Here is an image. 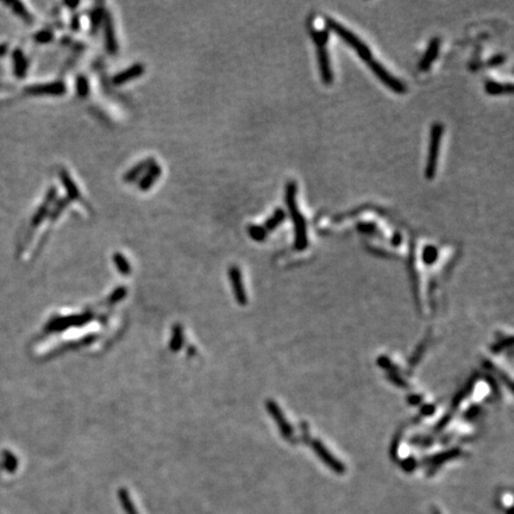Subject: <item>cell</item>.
Returning <instances> with one entry per match:
<instances>
[{
  "label": "cell",
  "instance_id": "obj_18",
  "mask_svg": "<svg viewBox=\"0 0 514 514\" xmlns=\"http://www.w3.org/2000/svg\"><path fill=\"white\" fill-rule=\"evenodd\" d=\"M286 219V212L282 209H276L274 213L268 218L266 223H264L263 228L267 230V232L273 231Z\"/></svg>",
  "mask_w": 514,
  "mask_h": 514
},
{
  "label": "cell",
  "instance_id": "obj_16",
  "mask_svg": "<svg viewBox=\"0 0 514 514\" xmlns=\"http://www.w3.org/2000/svg\"><path fill=\"white\" fill-rule=\"evenodd\" d=\"M106 11L105 9H103V7L100 6H95L94 9L92 10L91 15H89V19H91V34H95V32L99 30V28L101 25L104 24V21H105V17H106Z\"/></svg>",
  "mask_w": 514,
  "mask_h": 514
},
{
  "label": "cell",
  "instance_id": "obj_7",
  "mask_svg": "<svg viewBox=\"0 0 514 514\" xmlns=\"http://www.w3.org/2000/svg\"><path fill=\"white\" fill-rule=\"evenodd\" d=\"M144 73H146V65L143 64H135L130 65L127 69L117 73L116 75L113 76V79H112V83L116 85V86H122V85L128 84L130 83V81L141 78Z\"/></svg>",
  "mask_w": 514,
  "mask_h": 514
},
{
  "label": "cell",
  "instance_id": "obj_6",
  "mask_svg": "<svg viewBox=\"0 0 514 514\" xmlns=\"http://www.w3.org/2000/svg\"><path fill=\"white\" fill-rule=\"evenodd\" d=\"M28 93L32 95H50V97H61L67 92V86L64 81H53L49 84L35 85L29 87Z\"/></svg>",
  "mask_w": 514,
  "mask_h": 514
},
{
  "label": "cell",
  "instance_id": "obj_14",
  "mask_svg": "<svg viewBox=\"0 0 514 514\" xmlns=\"http://www.w3.org/2000/svg\"><path fill=\"white\" fill-rule=\"evenodd\" d=\"M268 409H269V413L274 418L275 422L278 423V428H280L283 436H285L286 438H289V437L292 436V433H293V430H292L291 425H289L288 422L285 419V417H283L282 411L280 409V407H278L274 401H268Z\"/></svg>",
  "mask_w": 514,
  "mask_h": 514
},
{
  "label": "cell",
  "instance_id": "obj_1",
  "mask_svg": "<svg viewBox=\"0 0 514 514\" xmlns=\"http://www.w3.org/2000/svg\"><path fill=\"white\" fill-rule=\"evenodd\" d=\"M297 191L298 186L294 181H289L286 186V204L289 210L292 221L294 224L295 231V242L294 247L298 250H303L308 244L307 240V229H306L305 218L299 211V207L297 204Z\"/></svg>",
  "mask_w": 514,
  "mask_h": 514
},
{
  "label": "cell",
  "instance_id": "obj_25",
  "mask_svg": "<svg viewBox=\"0 0 514 514\" xmlns=\"http://www.w3.org/2000/svg\"><path fill=\"white\" fill-rule=\"evenodd\" d=\"M35 40L40 43H50L54 40V34L49 30H43V31L37 32Z\"/></svg>",
  "mask_w": 514,
  "mask_h": 514
},
{
  "label": "cell",
  "instance_id": "obj_3",
  "mask_svg": "<svg viewBox=\"0 0 514 514\" xmlns=\"http://www.w3.org/2000/svg\"><path fill=\"white\" fill-rule=\"evenodd\" d=\"M443 131H444V128H443V125L441 124V123H434V124L432 125L430 147H428V161H426V167H425V176H426V179H428V180L433 179V176L436 175Z\"/></svg>",
  "mask_w": 514,
  "mask_h": 514
},
{
  "label": "cell",
  "instance_id": "obj_30",
  "mask_svg": "<svg viewBox=\"0 0 514 514\" xmlns=\"http://www.w3.org/2000/svg\"><path fill=\"white\" fill-rule=\"evenodd\" d=\"M399 242H401V237H399V235H396V236H395V240H394V243H395V244H398V243H399Z\"/></svg>",
  "mask_w": 514,
  "mask_h": 514
},
{
  "label": "cell",
  "instance_id": "obj_29",
  "mask_svg": "<svg viewBox=\"0 0 514 514\" xmlns=\"http://www.w3.org/2000/svg\"><path fill=\"white\" fill-rule=\"evenodd\" d=\"M64 5H65V6H67V7H69V9L74 10V9H76V7H78L79 5H80V1H73V2L67 1V2H64Z\"/></svg>",
  "mask_w": 514,
  "mask_h": 514
},
{
  "label": "cell",
  "instance_id": "obj_23",
  "mask_svg": "<svg viewBox=\"0 0 514 514\" xmlns=\"http://www.w3.org/2000/svg\"><path fill=\"white\" fill-rule=\"evenodd\" d=\"M437 257H438V250H437V248H434L433 245H428V247L424 249L423 259L426 264L434 263Z\"/></svg>",
  "mask_w": 514,
  "mask_h": 514
},
{
  "label": "cell",
  "instance_id": "obj_11",
  "mask_svg": "<svg viewBox=\"0 0 514 514\" xmlns=\"http://www.w3.org/2000/svg\"><path fill=\"white\" fill-rule=\"evenodd\" d=\"M439 46H441V40H439L438 37L432 38L431 42L428 43V49H426L425 54H424L422 61H420L419 64H418V68H419L422 72H426V70L430 69L432 62H433L434 60H436V57L438 56Z\"/></svg>",
  "mask_w": 514,
  "mask_h": 514
},
{
  "label": "cell",
  "instance_id": "obj_26",
  "mask_svg": "<svg viewBox=\"0 0 514 514\" xmlns=\"http://www.w3.org/2000/svg\"><path fill=\"white\" fill-rule=\"evenodd\" d=\"M80 26H81L80 16H79V15H74L73 17H72V21H70V29H72L73 31L78 32L79 30H80Z\"/></svg>",
  "mask_w": 514,
  "mask_h": 514
},
{
  "label": "cell",
  "instance_id": "obj_10",
  "mask_svg": "<svg viewBox=\"0 0 514 514\" xmlns=\"http://www.w3.org/2000/svg\"><path fill=\"white\" fill-rule=\"evenodd\" d=\"M318 64H319V72L322 83L330 85L333 81V73L331 70L329 53H327L325 46H318Z\"/></svg>",
  "mask_w": 514,
  "mask_h": 514
},
{
  "label": "cell",
  "instance_id": "obj_28",
  "mask_svg": "<svg viewBox=\"0 0 514 514\" xmlns=\"http://www.w3.org/2000/svg\"><path fill=\"white\" fill-rule=\"evenodd\" d=\"M373 226H374V224H362V225H358V228H360L361 231H363V232H374L375 230L370 229V228H373Z\"/></svg>",
  "mask_w": 514,
  "mask_h": 514
},
{
  "label": "cell",
  "instance_id": "obj_5",
  "mask_svg": "<svg viewBox=\"0 0 514 514\" xmlns=\"http://www.w3.org/2000/svg\"><path fill=\"white\" fill-rule=\"evenodd\" d=\"M59 176L61 180V184L64 186L65 194H67V199L69 201H78L80 204H83L84 206H87L89 209V205L87 204V201H85L83 194L80 192V188L76 185V182L74 181L73 177L70 176L69 171L67 169L61 168L59 171Z\"/></svg>",
  "mask_w": 514,
  "mask_h": 514
},
{
  "label": "cell",
  "instance_id": "obj_27",
  "mask_svg": "<svg viewBox=\"0 0 514 514\" xmlns=\"http://www.w3.org/2000/svg\"><path fill=\"white\" fill-rule=\"evenodd\" d=\"M505 60H506V57L504 55L493 56L491 60H489V65H492V67H496V65H500L501 64H504Z\"/></svg>",
  "mask_w": 514,
  "mask_h": 514
},
{
  "label": "cell",
  "instance_id": "obj_22",
  "mask_svg": "<svg viewBox=\"0 0 514 514\" xmlns=\"http://www.w3.org/2000/svg\"><path fill=\"white\" fill-rule=\"evenodd\" d=\"M113 262L116 263L117 268L120 273L123 274H128L130 272V264H128V259L125 258L124 255H122L120 253H116L113 255Z\"/></svg>",
  "mask_w": 514,
  "mask_h": 514
},
{
  "label": "cell",
  "instance_id": "obj_20",
  "mask_svg": "<svg viewBox=\"0 0 514 514\" xmlns=\"http://www.w3.org/2000/svg\"><path fill=\"white\" fill-rule=\"evenodd\" d=\"M248 234H249V236H250L254 240H256V242H263V240L267 238L268 232H267V230L263 228V226L254 225V224H251V225L248 226Z\"/></svg>",
  "mask_w": 514,
  "mask_h": 514
},
{
  "label": "cell",
  "instance_id": "obj_15",
  "mask_svg": "<svg viewBox=\"0 0 514 514\" xmlns=\"http://www.w3.org/2000/svg\"><path fill=\"white\" fill-rule=\"evenodd\" d=\"M230 278H231L232 285H234V291L237 297V300H238L239 302L245 303L247 298H245L244 287H243L242 274H240V270L236 266L230 268Z\"/></svg>",
  "mask_w": 514,
  "mask_h": 514
},
{
  "label": "cell",
  "instance_id": "obj_17",
  "mask_svg": "<svg viewBox=\"0 0 514 514\" xmlns=\"http://www.w3.org/2000/svg\"><path fill=\"white\" fill-rule=\"evenodd\" d=\"M485 89L488 94L492 95H497V94H504V93H512L513 86L512 84H500L495 83V81H487L485 84Z\"/></svg>",
  "mask_w": 514,
  "mask_h": 514
},
{
  "label": "cell",
  "instance_id": "obj_19",
  "mask_svg": "<svg viewBox=\"0 0 514 514\" xmlns=\"http://www.w3.org/2000/svg\"><path fill=\"white\" fill-rule=\"evenodd\" d=\"M75 92L80 99H86L89 95L91 92V87H89V81L86 76L80 74V75L76 78L75 80Z\"/></svg>",
  "mask_w": 514,
  "mask_h": 514
},
{
  "label": "cell",
  "instance_id": "obj_4",
  "mask_svg": "<svg viewBox=\"0 0 514 514\" xmlns=\"http://www.w3.org/2000/svg\"><path fill=\"white\" fill-rule=\"evenodd\" d=\"M367 62H368L369 67H370V69L375 73V75L377 76V78H379L380 80H381L382 83H384L386 86L388 87V88H390L392 91H394L396 93L406 92V89H407L406 85H405L404 83H401V81L398 80L396 78H394V76L388 72V70L386 69V68L381 64H379V62L375 61L374 59H370Z\"/></svg>",
  "mask_w": 514,
  "mask_h": 514
},
{
  "label": "cell",
  "instance_id": "obj_24",
  "mask_svg": "<svg viewBox=\"0 0 514 514\" xmlns=\"http://www.w3.org/2000/svg\"><path fill=\"white\" fill-rule=\"evenodd\" d=\"M313 41L318 46H325L329 41V30H321V31H312Z\"/></svg>",
  "mask_w": 514,
  "mask_h": 514
},
{
  "label": "cell",
  "instance_id": "obj_21",
  "mask_svg": "<svg viewBox=\"0 0 514 514\" xmlns=\"http://www.w3.org/2000/svg\"><path fill=\"white\" fill-rule=\"evenodd\" d=\"M119 499H120V501H122L123 507H124V510L127 511L128 514H138L137 510H136L135 506H133L132 502H131L127 491L122 489V491L119 492Z\"/></svg>",
  "mask_w": 514,
  "mask_h": 514
},
{
  "label": "cell",
  "instance_id": "obj_13",
  "mask_svg": "<svg viewBox=\"0 0 514 514\" xmlns=\"http://www.w3.org/2000/svg\"><path fill=\"white\" fill-rule=\"evenodd\" d=\"M154 162H155V160L151 157H148L146 158V160L139 161L137 165L131 167L127 173L124 174L123 180H124L127 184H132V182H136L137 180L141 179L142 175L146 173L147 169L149 168V167L151 166Z\"/></svg>",
  "mask_w": 514,
  "mask_h": 514
},
{
  "label": "cell",
  "instance_id": "obj_12",
  "mask_svg": "<svg viewBox=\"0 0 514 514\" xmlns=\"http://www.w3.org/2000/svg\"><path fill=\"white\" fill-rule=\"evenodd\" d=\"M313 449L316 450V452L318 453V456L321 457L322 462L327 464V467H330L331 469L335 470L337 472H343L344 471V466H342L340 461H337L332 455L329 452V450L325 448V445H322L319 441H314L312 443Z\"/></svg>",
  "mask_w": 514,
  "mask_h": 514
},
{
  "label": "cell",
  "instance_id": "obj_9",
  "mask_svg": "<svg viewBox=\"0 0 514 514\" xmlns=\"http://www.w3.org/2000/svg\"><path fill=\"white\" fill-rule=\"evenodd\" d=\"M161 175H162V168H161V166L155 161V162L147 169L146 173L142 175L141 179L138 180L137 185L139 191H142V192H148L149 190H151L157 182V180L161 177Z\"/></svg>",
  "mask_w": 514,
  "mask_h": 514
},
{
  "label": "cell",
  "instance_id": "obj_2",
  "mask_svg": "<svg viewBox=\"0 0 514 514\" xmlns=\"http://www.w3.org/2000/svg\"><path fill=\"white\" fill-rule=\"evenodd\" d=\"M325 23H326L327 29L332 30V31L336 32L342 40L345 41L350 46H352V48L357 51V54L360 55L361 59L364 60V61H369L370 59H373L370 49L368 48V45L365 44L357 35H355L354 32L350 31L348 28H345V26L342 25L341 23H338L337 21H335V19L332 18L327 17L325 19Z\"/></svg>",
  "mask_w": 514,
  "mask_h": 514
},
{
  "label": "cell",
  "instance_id": "obj_8",
  "mask_svg": "<svg viewBox=\"0 0 514 514\" xmlns=\"http://www.w3.org/2000/svg\"><path fill=\"white\" fill-rule=\"evenodd\" d=\"M104 37H105V48L110 55H116L118 53V41H117L116 30H114L113 21L111 16L106 13L105 21H104Z\"/></svg>",
  "mask_w": 514,
  "mask_h": 514
}]
</instances>
